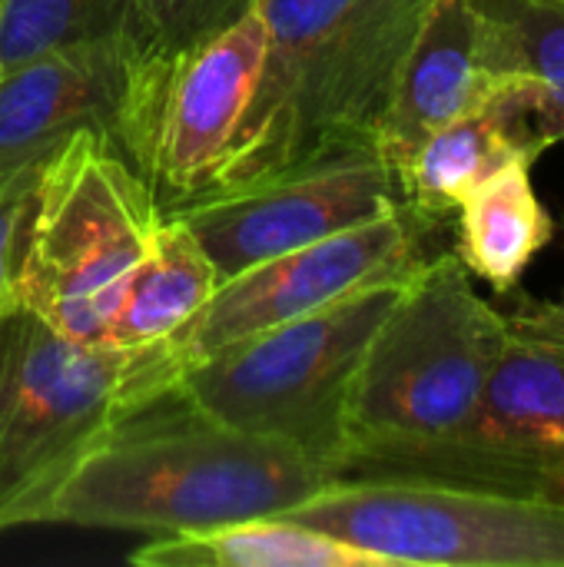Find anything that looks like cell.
I'll return each mask as SVG.
<instances>
[{
  "label": "cell",
  "instance_id": "obj_1",
  "mask_svg": "<svg viewBox=\"0 0 564 567\" xmlns=\"http://www.w3.org/2000/svg\"><path fill=\"white\" fill-rule=\"evenodd\" d=\"M332 478L306 452L233 429L166 385L100 435L63 485L50 522L180 535L286 515Z\"/></svg>",
  "mask_w": 564,
  "mask_h": 567
},
{
  "label": "cell",
  "instance_id": "obj_2",
  "mask_svg": "<svg viewBox=\"0 0 564 567\" xmlns=\"http://www.w3.org/2000/svg\"><path fill=\"white\" fill-rule=\"evenodd\" d=\"M266 53L216 186L376 146V126L432 0H253Z\"/></svg>",
  "mask_w": 564,
  "mask_h": 567
},
{
  "label": "cell",
  "instance_id": "obj_3",
  "mask_svg": "<svg viewBox=\"0 0 564 567\" xmlns=\"http://www.w3.org/2000/svg\"><path fill=\"white\" fill-rule=\"evenodd\" d=\"M505 342L455 252L429 256L372 332L346 402L342 475H399L475 415Z\"/></svg>",
  "mask_w": 564,
  "mask_h": 567
},
{
  "label": "cell",
  "instance_id": "obj_4",
  "mask_svg": "<svg viewBox=\"0 0 564 567\" xmlns=\"http://www.w3.org/2000/svg\"><path fill=\"white\" fill-rule=\"evenodd\" d=\"M170 382L163 346L83 342L10 296L0 309V532L50 525L100 435Z\"/></svg>",
  "mask_w": 564,
  "mask_h": 567
},
{
  "label": "cell",
  "instance_id": "obj_5",
  "mask_svg": "<svg viewBox=\"0 0 564 567\" xmlns=\"http://www.w3.org/2000/svg\"><path fill=\"white\" fill-rule=\"evenodd\" d=\"M163 206L100 130H80L37 169L13 299L53 329L100 342Z\"/></svg>",
  "mask_w": 564,
  "mask_h": 567
},
{
  "label": "cell",
  "instance_id": "obj_6",
  "mask_svg": "<svg viewBox=\"0 0 564 567\" xmlns=\"http://www.w3.org/2000/svg\"><path fill=\"white\" fill-rule=\"evenodd\" d=\"M402 282L359 289L293 322L216 349L183 365L170 385L206 415L286 442L339 478L349 389Z\"/></svg>",
  "mask_w": 564,
  "mask_h": 567
},
{
  "label": "cell",
  "instance_id": "obj_7",
  "mask_svg": "<svg viewBox=\"0 0 564 567\" xmlns=\"http://www.w3.org/2000/svg\"><path fill=\"white\" fill-rule=\"evenodd\" d=\"M286 518L386 567H564V502L429 475H339Z\"/></svg>",
  "mask_w": 564,
  "mask_h": 567
},
{
  "label": "cell",
  "instance_id": "obj_8",
  "mask_svg": "<svg viewBox=\"0 0 564 567\" xmlns=\"http://www.w3.org/2000/svg\"><path fill=\"white\" fill-rule=\"evenodd\" d=\"M263 53L266 20L249 0L219 30L136 56L110 140L163 209L216 183L253 100Z\"/></svg>",
  "mask_w": 564,
  "mask_h": 567
},
{
  "label": "cell",
  "instance_id": "obj_9",
  "mask_svg": "<svg viewBox=\"0 0 564 567\" xmlns=\"http://www.w3.org/2000/svg\"><path fill=\"white\" fill-rule=\"evenodd\" d=\"M399 475L564 502V306L522 299L469 425Z\"/></svg>",
  "mask_w": 564,
  "mask_h": 567
},
{
  "label": "cell",
  "instance_id": "obj_10",
  "mask_svg": "<svg viewBox=\"0 0 564 567\" xmlns=\"http://www.w3.org/2000/svg\"><path fill=\"white\" fill-rule=\"evenodd\" d=\"M439 223L406 203L312 246L246 266L213 289L206 306L163 346L170 375L239 339L316 312L379 282L409 279L425 259V239Z\"/></svg>",
  "mask_w": 564,
  "mask_h": 567
},
{
  "label": "cell",
  "instance_id": "obj_11",
  "mask_svg": "<svg viewBox=\"0 0 564 567\" xmlns=\"http://www.w3.org/2000/svg\"><path fill=\"white\" fill-rule=\"evenodd\" d=\"M399 203V179L379 150L349 146L249 183L206 189L163 213L196 236L226 279L263 259L369 223Z\"/></svg>",
  "mask_w": 564,
  "mask_h": 567
},
{
  "label": "cell",
  "instance_id": "obj_12",
  "mask_svg": "<svg viewBox=\"0 0 564 567\" xmlns=\"http://www.w3.org/2000/svg\"><path fill=\"white\" fill-rule=\"evenodd\" d=\"M140 50L93 40L0 70V186L33 176L80 130L113 136Z\"/></svg>",
  "mask_w": 564,
  "mask_h": 567
},
{
  "label": "cell",
  "instance_id": "obj_13",
  "mask_svg": "<svg viewBox=\"0 0 564 567\" xmlns=\"http://www.w3.org/2000/svg\"><path fill=\"white\" fill-rule=\"evenodd\" d=\"M505 86L509 80L495 76L482 60L475 3L432 0L399 66L372 143L399 179L402 166L439 126L489 103Z\"/></svg>",
  "mask_w": 564,
  "mask_h": 567
},
{
  "label": "cell",
  "instance_id": "obj_14",
  "mask_svg": "<svg viewBox=\"0 0 564 567\" xmlns=\"http://www.w3.org/2000/svg\"><path fill=\"white\" fill-rule=\"evenodd\" d=\"M545 150L532 110L509 83L489 103L439 126L412 153L399 173V196L419 216L442 223L495 169L519 156L539 159Z\"/></svg>",
  "mask_w": 564,
  "mask_h": 567
},
{
  "label": "cell",
  "instance_id": "obj_15",
  "mask_svg": "<svg viewBox=\"0 0 564 567\" xmlns=\"http://www.w3.org/2000/svg\"><path fill=\"white\" fill-rule=\"evenodd\" d=\"M219 279L223 276L196 236L163 213L150 249L123 282L100 342L116 349H146L173 339L206 306Z\"/></svg>",
  "mask_w": 564,
  "mask_h": 567
},
{
  "label": "cell",
  "instance_id": "obj_16",
  "mask_svg": "<svg viewBox=\"0 0 564 567\" xmlns=\"http://www.w3.org/2000/svg\"><path fill=\"white\" fill-rule=\"evenodd\" d=\"M532 166L529 156L505 163L455 209V256L495 292H512L555 233L552 213L532 183Z\"/></svg>",
  "mask_w": 564,
  "mask_h": 567
},
{
  "label": "cell",
  "instance_id": "obj_17",
  "mask_svg": "<svg viewBox=\"0 0 564 567\" xmlns=\"http://www.w3.org/2000/svg\"><path fill=\"white\" fill-rule=\"evenodd\" d=\"M140 567H386L382 558L286 515L156 535L130 551Z\"/></svg>",
  "mask_w": 564,
  "mask_h": 567
},
{
  "label": "cell",
  "instance_id": "obj_18",
  "mask_svg": "<svg viewBox=\"0 0 564 567\" xmlns=\"http://www.w3.org/2000/svg\"><path fill=\"white\" fill-rule=\"evenodd\" d=\"M485 66L509 80L548 146L564 140V0H472Z\"/></svg>",
  "mask_w": 564,
  "mask_h": 567
},
{
  "label": "cell",
  "instance_id": "obj_19",
  "mask_svg": "<svg viewBox=\"0 0 564 567\" xmlns=\"http://www.w3.org/2000/svg\"><path fill=\"white\" fill-rule=\"evenodd\" d=\"M116 37L133 43V0H0V70L47 50Z\"/></svg>",
  "mask_w": 564,
  "mask_h": 567
},
{
  "label": "cell",
  "instance_id": "obj_20",
  "mask_svg": "<svg viewBox=\"0 0 564 567\" xmlns=\"http://www.w3.org/2000/svg\"><path fill=\"white\" fill-rule=\"evenodd\" d=\"M249 0H133V43L140 53L183 47L239 17Z\"/></svg>",
  "mask_w": 564,
  "mask_h": 567
},
{
  "label": "cell",
  "instance_id": "obj_21",
  "mask_svg": "<svg viewBox=\"0 0 564 567\" xmlns=\"http://www.w3.org/2000/svg\"><path fill=\"white\" fill-rule=\"evenodd\" d=\"M33 179H37V173L27 179H17L10 186H0V309L13 296V272H17V259H20V239H23Z\"/></svg>",
  "mask_w": 564,
  "mask_h": 567
}]
</instances>
